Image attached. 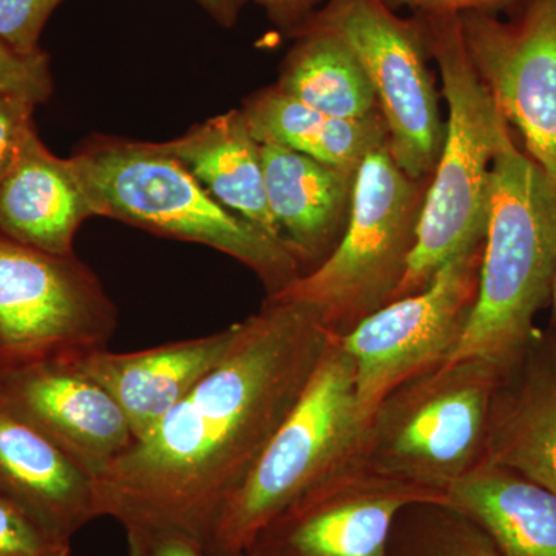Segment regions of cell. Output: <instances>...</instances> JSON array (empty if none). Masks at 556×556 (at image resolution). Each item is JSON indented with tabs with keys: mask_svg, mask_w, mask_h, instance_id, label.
<instances>
[{
	"mask_svg": "<svg viewBox=\"0 0 556 556\" xmlns=\"http://www.w3.org/2000/svg\"><path fill=\"white\" fill-rule=\"evenodd\" d=\"M334 334L309 306L266 300L217 367L98 479L101 517L175 527L206 547Z\"/></svg>",
	"mask_w": 556,
	"mask_h": 556,
	"instance_id": "6da1fadb",
	"label": "cell"
},
{
	"mask_svg": "<svg viewBox=\"0 0 556 556\" xmlns=\"http://www.w3.org/2000/svg\"><path fill=\"white\" fill-rule=\"evenodd\" d=\"M555 277L556 178L510 137L493 160L477 299L442 365L481 358L510 367L532 342Z\"/></svg>",
	"mask_w": 556,
	"mask_h": 556,
	"instance_id": "7a4b0ae2",
	"label": "cell"
},
{
	"mask_svg": "<svg viewBox=\"0 0 556 556\" xmlns=\"http://www.w3.org/2000/svg\"><path fill=\"white\" fill-rule=\"evenodd\" d=\"M70 159L100 217L217 249L254 270L268 298L305 273L283 240L218 203L156 142L93 137Z\"/></svg>",
	"mask_w": 556,
	"mask_h": 556,
	"instance_id": "3957f363",
	"label": "cell"
},
{
	"mask_svg": "<svg viewBox=\"0 0 556 556\" xmlns=\"http://www.w3.org/2000/svg\"><path fill=\"white\" fill-rule=\"evenodd\" d=\"M417 17L441 70L448 121L415 248L393 300L416 294L445 262L484 241L493 160L510 138L503 110L468 56L459 14Z\"/></svg>",
	"mask_w": 556,
	"mask_h": 556,
	"instance_id": "277c9868",
	"label": "cell"
},
{
	"mask_svg": "<svg viewBox=\"0 0 556 556\" xmlns=\"http://www.w3.org/2000/svg\"><path fill=\"white\" fill-rule=\"evenodd\" d=\"M365 430L356 368L334 334L298 404L219 514L207 556H247L270 522L361 456Z\"/></svg>",
	"mask_w": 556,
	"mask_h": 556,
	"instance_id": "5b68a950",
	"label": "cell"
},
{
	"mask_svg": "<svg viewBox=\"0 0 556 556\" xmlns=\"http://www.w3.org/2000/svg\"><path fill=\"white\" fill-rule=\"evenodd\" d=\"M504 369L467 358L396 388L369 419L358 463L447 495L448 486L485 460Z\"/></svg>",
	"mask_w": 556,
	"mask_h": 556,
	"instance_id": "8992f818",
	"label": "cell"
},
{
	"mask_svg": "<svg viewBox=\"0 0 556 556\" xmlns=\"http://www.w3.org/2000/svg\"><path fill=\"white\" fill-rule=\"evenodd\" d=\"M424 197L388 146L372 150L354 177L342 239L320 265L266 300L303 303L332 332L346 334L394 299L415 248Z\"/></svg>",
	"mask_w": 556,
	"mask_h": 556,
	"instance_id": "52a82bcc",
	"label": "cell"
},
{
	"mask_svg": "<svg viewBox=\"0 0 556 556\" xmlns=\"http://www.w3.org/2000/svg\"><path fill=\"white\" fill-rule=\"evenodd\" d=\"M118 309L76 257L25 247L0 233V372L75 362L108 348Z\"/></svg>",
	"mask_w": 556,
	"mask_h": 556,
	"instance_id": "ba28073f",
	"label": "cell"
},
{
	"mask_svg": "<svg viewBox=\"0 0 556 556\" xmlns=\"http://www.w3.org/2000/svg\"><path fill=\"white\" fill-rule=\"evenodd\" d=\"M308 28L338 36L361 62L399 169L416 181L434 170L445 129L419 17L401 20L383 0H328L299 31Z\"/></svg>",
	"mask_w": 556,
	"mask_h": 556,
	"instance_id": "9c48e42d",
	"label": "cell"
},
{
	"mask_svg": "<svg viewBox=\"0 0 556 556\" xmlns=\"http://www.w3.org/2000/svg\"><path fill=\"white\" fill-rule=\"evenodd\" d=\"M484 241L445 262L416 294L369 314L340 342L356 368L358 415L369 419L396 388L441 367L453 353L477 299Z\"/></svg>",
	"mask_w": 556,
	"mask_h": 556,
	"instance_id": "30bf717a",
	"label": "cell"
},
{
	"mask_svg": "<svg viewBox=\"0 0 556 556\" xmlns=\"http://www.w3.org/2000/svg\"><path fill=\"white\" fill-rule=\"evenodd\" d=\"M420 503L447 504V495L376 473L357 457L270 522L247 556H388L397 515Z\"/></svg>",
	"mask_w": 556,
	"mask_h": 556,
	"instance_id": "8fae6325",
	"label": "cell"
},
{
	"mask_svg": "<svg viewBox=\"0 0 556 556\" xmlns=\"http://www.w3.org/2000/svg\"><path fill=\"white\" fill-rule=\"evenodd\" d=\"M517 22L459 14L468 56L525 138L527 152L556 178V0H525Z\"/></svg>",
	"mask_w": 556,
	"mask_h": 556,
	"instance_id": "7c38bea8",
	"label": "cell"
},
{
	"mask_svg": "<svg viewBox=\"0 0 556 556\" xmlns=\"http://www.w3.org/2000/svg\"><path fill=\"white\" fill-rule=\"evenodd\" d=\"M0 401L94 482L135 444L115 399L73 362L0 372Z\"/></svg>",
	"mask_w": 556,
	"mask_h": 556,
	"instance_id": "4fadbf2b",
	"label": "cell"
},
{
	"mask_svg": "<svg viewBox=\"0 0 556 556\" xmlns=\"http://www.w3.org/2000/svg\"><path fill=\"white\" fill-rule=\"evenodd\" d=\"M240 324L166 345L113 353L97 350L73 362L115 399L135 442L153 430L229 353Z\"/></svg>",
	"mask_w": 556,
	"mask_h": 556,
	"instance_id": "5bb4252c",
	"label": "cell"
},
{
	"mask_svg": "<svg viewBox=\"0 0 556 556\" xmlns=\"http://www.w3.org/2000/svg\"><path fill=\"white\" fill-rule=\"evenodd\" d=\"M0 500L67 540L102 518L94 479L2 401Z\"/></svg>",
	"mask_w": 556,
	"mask_h": 556,
	"instance_id": "9a60e30c",
	"label": "cell"
},
{
	"mask_svg": "<svg viewBox=\"0 0 556 556\" xmlns=\"http://www.w3.org/2000/svg\"><path fill=\"white\" fill-rule=\"evenodd\" d=\"M91 217L97 214L72 159L53 155L36 131L0 185V233L68 255L80 225Z\"/></svg>",
	"mask_w": 556,
	"mask_h": 556,
	"instance_id": "2e32d148",
	"label": "cell"
},
{
	"mask_svg": "<svg viewBox=\"0 0 556 556\" xmlns=\"http://www.w3.org/2000/svg\"><path fill=\"white\" fill-rule=\"evenodd\" d=\"M262 164L266 199L281 239L302 268L320 265L350 212L356 174L277 146H262Z\"/></svg>",
	"mask_w": 556,
	"mask_h": 556,
	"instance_id": "e0dca14e",
	"label": "cell"
},
{
	"mask_svg": "<svg viewBox=\"0 0 556 556\" xmlns=\"http://www.w3.org/2000/svg\"><path fill=\"white\" fill-rule=\"evenodd\" d=\"M485 460L556 495V357L532 361L526 348L504 369L493 399Z\"/></svg>",
	"mask_w": 556,
	"mask_h": 556,
	"instance_id": "ac0fdd59",
	"label": "cell"
},
{
	"mask_svg": "<svg viewBox=\"0 0 556 556\" xmlns=\"http://www.w3.org/2000/svg\"><path fill=\"white\" fill-rule=\"evenodd\" d=\"M156 146L199 179L223 206L283 240L266 199L262 144L241 110H230Z\"/></svg>",
	"mask_w": 556,
	"mask_h": 556,
	"instance_id": "d6986e66",
	"label": "cell"
},
{
	"mask_svg": "<svg viewBox=\"0 0 556 556\" xmlns=\"http://www.w3.org/2000/svg\"><path fill=\"white\" fill-rule=\"evenodd\" d=\"M447 506L489 535L501 556H556V495L510 468L479 464L448 486Z\"/></svg>",
	"mask_w": 556,
	"mask_h": 556,
	"instance_id": "ffe728a7",
	"label": "cell"
},
{
	"mask_svg": "<svg viewBox=\"0 0 556 556\" xmlns=\"http://www.w3.org/2000/svg\"><path fill=\"white\" fill-rule=\"evenodd\" d=\"M241 112L260 144L294 150L350 174L372 150L388 146L386 121L378 112L362 119L332 118L277 87L249 98Z\"/></svg>",
	"mask_w": 556,
	"mask_h": 556,
	"instance_id": "44dd1931",
	"label": "cell"
},
{
	"mask_svg": "<svg viewBox=\"0 0 556 556\" xmlns=\"http://www.w3.org/2000/svg\"><path fill=\"white\" fill-rule=\"evenodd\" d=\"M298 36L278 90L332 118L362 119L376 113L378 100L367 73L342 39L316 28Z\"/></svg>",
	"mask_w": 556,
	"mask_h": 556,
	"instance_id": "7402d4cb",
	"label": "cell"
},
{
	"mask_svg": "<svg viewBox=\"0 0 556 556\" xmlns=\"http://www.w3.org/2000/svg\"><path fill=\"white\" fill-rule=\"evenodd\" d=\"M388 556H501L489 535L447 504L420 503L397 515Z\"/></svg>",
	"mask_w": 556,
	"mask_h": 556,
	"instance_id": "603a6c76",
	"label": "cell"
},
{
	"mask_svg": "<svg viewBox=\"0 0 556 556\" xmlns=\"http://www.w3.org/2000/svg\"><path fill=\"white\" fill-rule=\"evenodd\" d=\"M53 93L50 56L43 50L20 51L0 39V97L43 104Z\"/></svg>",
	"mask_w": 556,
	"mask_h": 556,
	"instance_id": "cb8c5ba5",
	"label": "cell"
},
{
	"mask_svg": "<svg viewBox=\"0 0 556 556\" xmlns=\"http://www.w3.org/2000/svg\"><path fill=\"white\" fill-rule=\"evenodd\" d=\"M72 540L50 532L0 500V556H70Z\"/></svg>",
	"mask_w": 556,
	"mask_h": 556,
	"instance_id": "d4e9b609",
	"label": "cell"
},
{
	"mask_svg": "<svg viewBox=\"0 0 556 556\" xmlns=\"http://www.w3.org/2000/svg\"><path fill=\"white\" fill-rule=\"evenodd\" d=\"M62 0H0V39L13 49L39 50V38Z\"/></svg>",
	"mask_w": 556,
	"mask_h": 556,
	"instance_id": "484cf974",
	"label": "cell"
},
{
	"mask_svg": "<svg viewBox=\"0 0 556 556\" xmlns=\"http://www.w3.org/2000/svg\"><path fill=\"white\" fill-rule=\"evenodd\" d=\"M127 556H207L197 538L149 521H126Z\"/></svg>",
	"mask_w": 556,
	"mask_h": 556,
	"instance_id": "4316f807",
	"label": "cell"
},
{
	"mask_svg": "<svg viewBox=\"0 0 556 556\" xmlns=\"http://www.w3.org/2000/svg\"><path fill=\"white\" fill-rule=\"evenodd\" d=\"M35 102L21 97H0V185L13 170L36 134Z\"/></svg>",
	"mask_w": 556,
	"mask_h": 556,
	"instance_id": "83f0119b",
	"label": "cell"
},
{
	"mask_svg": "<svg viewBox=\"0 0 556 556\" xmlns=\"http://www.w3.org/2000/svg\"><path fill=\"white\" fill-rule=\"evenodd\" d=\"M391 10L408 7L417 14H463L468 11H495L510 9L525 0H383Z\"/></svg>",
	"mask_w": 556,
	"mask_h": 556,
	"instance_id": "f1b7e54d",
	"label": "cell"
},
{
	"mask_svg": "<svg viewBox=\"0 0 556 556\" xmlns=\"http://www.w3.org/2000/svg\"><path fill=\"white\" fill-rule=\"evenodd\" d=\"M268 11L270 20L281 28L298 33L314 16L321 0H254Z\"/></svg>",
	"mask_w": 556,
	"mask_h": 556,
	"instance_id": "f546056e",
	"label": "cell"
},
{
	"mask_svg": "<svg viewBox=\"0 0 556 556\" xmlns=\"http://www.w3.org/2000/svg\"><path fill=\"white\" fill-rule=\"evenodd\" d=\"M218 24L232 27L239 20L241 7L247 0H197Z\"/></svg>",
	"mask_w": 556,
	"mask_h": 556,
	"instance_id": "4dcf8cb0",
	"label": "cell"
},
{
	"mask_svg": "<svg viewBox=\"0 0 556 556\" xmlns=\"http://www.w3.org/2000/svg\"><path fill=\"white\" fill-rule=\"evenodd\" d=\"M552 300H554V316H555V324H556V277H555V285H554V294H552Z\"/></svg>",
	"mask_w": 556,
	"mask_h": 556,
	"instance_id": "1f68e13d",
	"label": "cell"
}]
</instances>
